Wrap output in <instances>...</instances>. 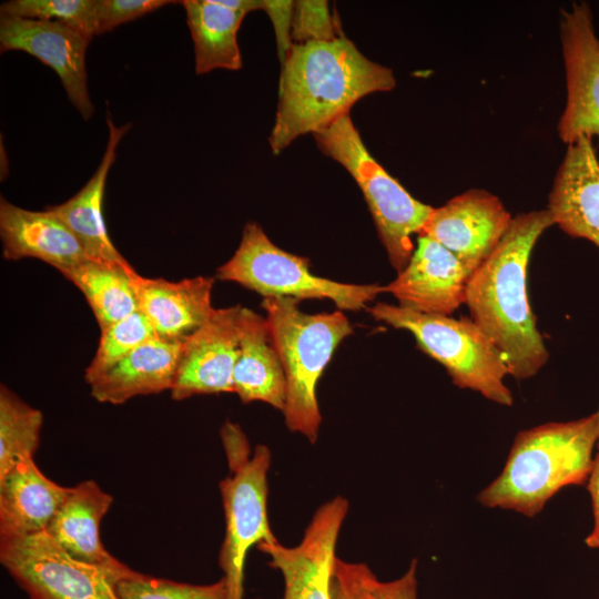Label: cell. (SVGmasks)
I'll return each mask as SVG.
<instances>
[{"label":"cell","mask_w":599,"mask_h":599,"mask_svg":"<svg viewBox=\"0 0 599 599\" xmlns=\"http://www.w3.org/2000/svg\"><path fill=\"white\" fill-rule=\"evenodd\" d=\"M69 487L48 478L33 458H24L0 478V537L47 530Z\"/></svg>","instance_id":"21"},{"label":"cell","mask_w":599,"mask_h":599,"mask_svg":"<svg viewBox=\"0 0 599 599\" xmlns=\"http://www.w3.org/2000/svg\"><path fill=\"white\" fill-rule=\"evenodd\" d=\"M216 277L264 297L331 300L339 311L364 308L386 292L378 284H347L314 275L306 257L277 247L255 222L245 224L237 250L217 268Z\"/></svg>","instance_id":"8"},{"label":"cell","mask_w":599,"mask_h":599,"mask_svg":"<svg viewBox=\"0 0 599 599\" xmlns=\"http://www.w3.org/2000/svg\"><path fill=\"white\" fill-rule=\"evenodd\" d=\"M294 297H264L262 307L286 378L283 409L290 430L315 443L321 425L316 387L338 344L353 333L342 311L306 314Z\"/></svg>","instance_id":"4"},{"label":"cell","mask_w":599,"mask_h":599,"mask_svg":"<svg viewBox=\"0 0 599 599\" xmlns=\"http://www.w3.org/2000/svg\"><path fill=\"white\" fill-rule=\"evenodd\" d=\"M120 599H226L222 578L211 585H190L143 573L125 578L118 583Z\"/></svg>","instance_id":"29"},{"label":"cell","mask_w":599,"mask_h":599,"mask_svg":"<svg viewBox=\"0 0 599 599\" xmlns=\"http://www.w3.org/2000/svg\"><path fill=\"white\" fill-rule=\"evenodd\" d=\"M511 221L496 195L471 189L434 207L418 235L440 243L471 274L494 252Z\"/></svg>","instance_id":"12"},{"label":"cell","mask_w":599,"mask_h":599,"mask_svg":"<svg viewBox=\"0 0 599 599\" xmlns=\"http://www.w3.org/2000/svg\"><path fill=\"white\" fill-rule=\"evenodd\" d=\"M554 225L549 212L535 210L512 217L494 252L469 276L465 304L473 322L504 355L509 376L531 378L549 352L527 296V266L539 236Z\"/></svg>","instance_id":"2"},{"label":"cell","mask_w":599,"mask_h":599,"mask_svg":"<svg viewBox=\"0 0 599 599\" xmlns=\"http://www.w3.org/2000/svg\"><path fill=\"white\" fill-rule=\"evenodd\" d=\"M195 55V72L215 69L238 70L242 58L237 44L240 26L247 14L224 0H183Z\"/></svg>","instance_id":"24"},{"label":"cell","mask_w":599,"mask_h":599,"mask_svg":"<svg viewBox=\"0 0 599 599\" xmlns=\"http://www.w3.org/2000/svg\"><path fill=\"white\" fill-rule=\"evenodd\" d=\"M586 135H589L591 138L596 135L599 139V116L588 128Z\"/></svg>","instance_id":"36"},{"label":"cell","mask_w":599,"mask_h":599,"mask_svg":"<svg viewBox=\"0 0 599 599\" xmlns=\"http://www.w3.org/2000/svg\"><path fill=\"white\" fill-rule=\"evenodd\" d=\"M367 311L376 321L412 333L417 346L445 367L457 387L502 406L512 405L505 384L509 376L506 359L470 317L426 314L387 303Z\"/></svg>","instance_id":"5"},{"label":"cell","mask_w":599,"mask_h":599,"mask_svg":"<svg viewBox=\"0 0 599 599\" xmlns=\"http://www.w3.org/2000/svg\"><path fill=\"white\" fill-rule=\"evenodd\" d=\"M293 1H272L263 0L262 10H264L271 18L278 47V57L281 63L284 61L286 54L292 48V14H293Z\"/></svg>","instance_id":"33"},{"label":"cell","mask_w":599,"mask_h":599,"mask_svg":"<svg viewBox=\"0 0 599 599\" xmlns=\"http://www.w3.org/2000/svg\"><path fill=\"white\" fill-rule=\"evenodd\" d=\"M560 39L566 71V106L558 133L566 143L586 135L599 116V39L586 2L561 13Z\"/></svg>","instance_id":"13"},{"label":"cell","mask_w":599,"mask_h":599,"mask_svg":"<svg viewBox=\"0 0 599 599\" xmlns=\"http://www.w3.org/2000/svg\"><path fill=\"white\" fill-rule=\"evenodd\" d=\"M233 393L243 403L260 400L283 412L286 402L284 368L266 317L242 307L238 355Z\"/></svg>","instance_id":"22"},{"label":"cell","mask_w":599,"mask_h":599,"mask_svg":"<svg viewBox=\"0 0 599 599\" xmlns=\"http://www.w3.org/2000/svg\"><path fill=\"white\" fill-rule=\"evenodd\" d=\"M597 439V413L520 432L501 473L479 493V504L536 516L560 489L588 480Z\"/></svg>","instance_id":"3"},{"label":"cell","mask_w":599,"mask_h":599,"mask_svg":"<svg viewBox=\"0 0 599 599\" xmlns=\"http://www.w3.org/2000/svg\"><path fill=\"white\" fill-rule=\"evenodd\" d=\"M0 237L6 260L37 258L60 273L90 258L78 238L50 209L32 211L1 196Z\"/></svg>","instance_id":"17"},{"label":"cell","mask_w":599,"mask_h":599,"mask_svg":"<svg viewBox=\"0 0 599 599\" xmlns=\"http://www.w3.org/2000/svg\"><path fill=\"white\" fill-rule=\"evenodd\" d=\"M291 28L294 44L329 41L344 34L327 1L294 2Z\"/></svg>","instance_id":"30"},{"label":"cell","mask_w":599,"mask_h":599,"mask_svg":"<svg viewBox=\"0 0 599 599\" xmlns=\"http://www.w3.org/2000/svg\"><path fill=\"white\" fill-rule=\"evenodd\" d=\"M597 417H598V439H597V448H598V451H599V410L597 412Z\"/></svg>","instance_id":"37"},{"label":"cell","mask_w":599,"mask_h":599,"mask_svg":"<svg viewBox=\"0 0 599 599\" xmlns=\"http://www.w3.org/2000/svg\"><path fill=\"white\" fill-rule=\"evenodd\" d=\"M417 560L414 559L407 571L399 578L382 582L376 581L370 599H417Z\"/></svg>","instance_id":"34"},{"label":"cell","mask_w":599,"mask_h":599,"mask_svg":"<svg viewBox=\"0 0 599 599\" xmlns=\"http://www.w3.org/2000/svg\"><path fill=\"white\" fill-rule=\"evenodd\" d=\"M113 498L94 480L69 487L61 506L47 527L51 538L72 558L108 568L126 567L102 545L100 524Z\"/></svg>","instance_id":"19"},{"label":"cell","mask_w":599,"mask_h":599,"mask_svg":"<svg viewBox=\"0 0 599 599\" xmlns=\"http://www.w3.org/2000/svg\"><path fill=\"white\" fill-rule=\"evenodd\" d=\"M95 7L97 0H10L1 3L0 14L60 21L93 38Z\"/></svg>","instance_id":"28"},{"label":"cell","mask_w":599,"mask_h":599,"mask_svg":"<svg viewBox=\"0 0 599 599\" xmlns=\"http://www.w3.org/2000/svg\"><path fill=\"white\" fill-rule=\"evenodd\" d=\"M554 225L599 247V160L591 136L567 144L548 196Z\"/></svg>","instance_id":"16"},{"label":"cell","mask_w":599,"mask_h":599,"mask_svg":"<svg viewBox=\"0 0 599 599\" xmlns=\"http://www.w3.org/2000/svg\"><path fill=\"white\" fill-rule=\"evenodd\" d=\"M470 275L454 253L437 241L418 235L408 264L385 290L402 307L450 316L465 304Z\"/></svg>","instance_id":"15"},{"label":"cell","mask_w":599,"mask_h":599,"mask_svg":"<svg viewBox=\"0 0 599 599\" xmlns=\"http://www.w3.org/2000/svg\"><path fill=\"white\" fill-rule=\"evenodd\" d=\"M109 138L102 160L87 184L65 202L48 206L78 238L90 258L129 263L112 243L103 216V199L116 149L131 123L116 126L108 114Z\"/></svg>","instance_id":"20"},{"label":"cell","mask_w":599,"mask_h":599,"mask_svg":"<svg viewBox=\"0 0 599 599\" xmlns=\"http://www.w3.org/2000/svg\"><path fill=\"white\" fill-rule=\"evenodd\" d=\"M158 337L148 317L136 311L101 331L97 352L84 372L91 385L142 344Z\"/></svg>","instance_id":"27"},{"label":"cell","mask_w":599,"mask_h":599,"mask_svg":"<svg viewBox=\"0 0 599 599\" xmlns=\"http://www.w3.org/2000/svg\"><path fill=\"white\" fill-rule=\"evenodd\" d=\"M43 416L6 385L0 387V478L24 458H33Z\"/></svg>","instance_id":"26"},{"label":"cell","mask_w":599,"mask_h":599,"mask_svg":"<svg viewBox=\"0 0 599 599\" xmlns=\"http://www.w3.org/2000/svg\"><path fill=\"white\" fill-rule=\"evenodd\" d=\"M139 311L150 321L158 337L184 342L213 314V277L196 276L172 282L132 273Z\"/></svg>","instance_id":"18"},{"label":"cell","mask_w":599,"mask_h":599,"mask_svg":"<svg viewBox=\"0 0 599 599\" xmlns=\"http://www.w3.org/2000/svg\"><path fill=\"white\" fill-rule=\"evenodd\" d=\"M221 437L231 475L220 483L225 536L219 555L226 599H243L244 566L254 545L277 541L267 519V471L271 451L257 445L250 458L247 439L237 424L226 422Z\"/></svg>","instance_id":"7"},{"label":"cell","mask_w":599,"mask_h":599,"mask_svg":"<svg viewBox=\"0 0 599 599\" xmlns=\"http://www.w3.org/2000/svg\"><path fill=\"white\" fill-rule=\"evenodd\" d=\"M348 501L337 496L314 514L300 545L285 547L278 541L262 542L270 566L284 578L283 599H331V578L336 562L335 547Z\"/></svg>","instance_id":"11"},{"label":"cell","mask_w":599,"mask_h":599,"mask_svg":"<svg viewBox=\"0 0 599 599\" xmlns=\"http://www.w3.org/2000/svg\"><path fill=\"white\" fill-rule=\"evenodd\" d=\"M377 578L365 564L336 559L331 578V599H370Z\"/></svg>","instance_id":"32"},{"label":"cell","mask_w":599,"mask_h":599,"mask_svg":"<svg viewBox=\"0 0 599 599\" xmlns=\"http://www.w3.org/2000/svg\"><path fill=\"white\" fill-rule=\"evenodd\" d=\"M0 561L30 599H120L119 581L139 573L74 559L47 531L0 537Z\"/></svg>","instance_id":"9"},{"label":"cell","mask_w":599,"mask_h":599,"mask_svg":"<svg viewBox=\"0 0 599 599\" xmlns=\"http://www.w3.org/2000/svg\"><path fill=\"white\" fill-rule=\"evenodd\" d=\"M313 135L319 150L342 164L356 181L389 263L400 273L415 250L412 235L419 234L434 207L414 199L374 160L349 114Z\"/></svg>","instance_id":"6"},{"label":"cell","mask_w":599,"mask_h":599,"mask_svg":"<svg viewBox=\"0 0 599 599\" xmlns=\"http://www.w3.org/2000/svg\"><path fill=\"white\" fill-rule=\"evenodd\" d=\"M588 490L590 493L593 511V527L586 538V544L590 548H599V451L596 454L588 477Z\"/></svg>","instance_id":"35"},{"label":"cell","mask_w":599,"mask_h":599,"mask_svg":"<svg viewBox=\"0 0 599 599\" xmlns=\"http://www.w3.org/2000/svg\"><path fill=\"white\" fill-rule=\"evenodd\" d=\"M182 345L160 337L142 344L90 385L91 396L120 405L135 396L171 390Z\"/></svg>","instance_id":"23"},{"label":"cell","mask_w":599,"mask_h":599,"mask_svg":"<svg viewBox=\"0 0 599 599\" xmlns=\"http://www.w3.org/2000/svg\"><path fill=\"white\" fill-rule=\"evenodd\" d=\"M392 69L366 58L344 34L294 44L282 62L278 104L270 145L278 154L306 133L349 114L365 95L394 89Z\"/></svg>","instance_id":"1"},{"label":"cell","mask_w":599,"mask_h":599,"mask_svg":"<svg viewBox=\"0 0 599 599\" xmlns=\"http://www.w3.org/2000/svg\"><path fill=\"white\" fill-rule=\"evenodd\" d=\"M172 1L166 0H97L94 32L101 34L141 18Z\"/></svg>","instance_id":"31"},{"label":"cell","mask_w":599,"mask_h":599,"mask_svg":"<svg viewBox=\"0 0 599 599\" xmlns=\"http://www.w3.org/2000/svg\"><path fill=\"white\" fill-rule=\"evenodd\" d=\"M91 40V35L60 21L0 14L1 52L23 51L53 69L69 101L85 121L94 113L85 67Z\"/></svg>","instance_id":"10"},{"label":"cell","mask_w":599,"mask_h":599,"mask_svg":"<svg viewBox=\"0 0 599 599\" xmlns=\"http://www.w3.org/2000/svg\"><path fill=\"white\" fill-rule=\"evenodd\" d=\"M130 263L88 258L61 273L85 297L100 331L139 309Z\"/></svg>","instance_id":"25"},{"label":"cell","mask_w":599,"mask_h":599,"mask_svg":"<svg viewBox=\"0 0 599 599\" xmlns=\"http://www.w3.org/2000/svg\"><path fill=\"white\" fill-rule=\"evenodd\" d=\"M241 313V305L215 308L211 317L183 342L170 390L174 400L233 392Z\"/></svg>","instance_id":"14"}]
</instances>
